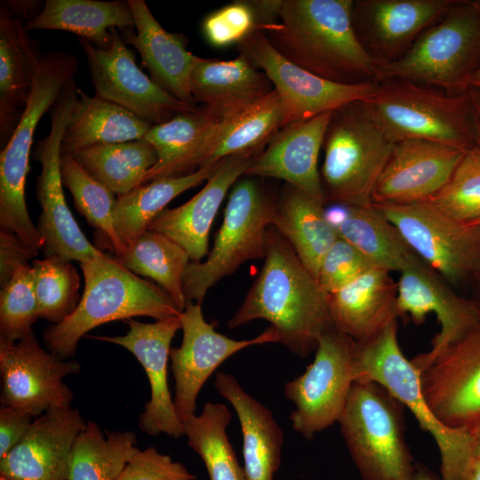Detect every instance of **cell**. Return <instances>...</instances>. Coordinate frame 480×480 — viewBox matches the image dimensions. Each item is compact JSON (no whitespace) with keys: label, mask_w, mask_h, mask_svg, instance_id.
<instances>
[{"label":"cell","mask_w":480,"mask_h":480,"mask_svg":"<svg viewBox=\"0 0 480 480\" xmlns=\"http://www.w3.org/2000/svg\"><path fill=\"white\" fill-rule=\"evenodd\" d=\"M256 319L269 322L278 342L303 358L333 327L328 295L272 225L262 268L228 326L235 329Z\"/></svg>","instance_id":"6da1fadb"},{"label":"cell","mask_w":480,"mask_h":480,"mask_svg":"<svg viewBox=\"0 0 480 480\" xmlns=\"http://www.w3.org/2000/svg\"><path fill=\"white\" fill-rule=\"evenodd\" d=\"M353 3L282 0L279 21L258 30L285 60L319 77L343 84L375 81L378 62L356 36Z\"/></svg>","instance_id":"7a4b0ae2"},{"label":"cell","mask_w":480,"mask_h":480,"mask_svg":"<svg viewBox=\"0 0 480 480\" xmlns=\"http://www.w3.org/2000/svg\"><path fill=\"white\" fill-rule=\"evenodd\" d=\"M80 267L84 289L76 308L43 334L47 349L63 359L75 356L79 340L103 324L140 316L157 321L182 312L158 284L140 277L116 258L101 252Z\"/></svg>","instance_id":"3957f363"},{"label":"cell","mask_w":480,"mask_h":480,"mask_svg":"<svg viewBox=\"0 0 480 480\" xmlns=\"http://www.w3.org/2000/svg\"><path fill=\"white\" fill-rule=\"evenodd\" d=\"M362 102L395 142L418 139L462 151L477 144L468 90L451 95L436 87L391 79L378 83Z\"/></svg>","instance_id":"277c9868"},{"label":"cell","mask_w":480,"mask_h":480,"mask_svg":"<svg viewBox=\"0 0 480 480\" xmlns=\"http://www.w3.org/2000/svg\"><path fill=\"white\" fill-rule=\"evenodd\" d=\"M394 144L362 101L335 109L325 132L320 170L326 204H372Z\"/></svg>","instance_id":"5b68a950"},{"label":"cell","mask_w":480,"mask_h":480,"mask_svg":"<svg viewBox=\"0 0 480 480\" xmlns=\"http://www.w3.org/2000/svg\"><path fill=\"white\" fill-rule=\"evenodd\" d=\"M397 331L396 320L368 340L356 342V380L380 384L406 406L436 442L442 479L463 480L474 460L470 431L450 428L433 413L422 393L420 372L401 350Z\"/></svg>","instance_id":"8992f818"},{"label":"cell","mask_w":480,"mask_h":480,"mask_svg":"<svg viewBox=\"0 0 480 480\" xmlns=\"http://www.w3.org/2000/svg\"><path fill=\"white\" fill-rule=\"evenodd\" d=\"M479 68L480 12L472 0H455L403 56L378 65L375 81L407 80L458 95Z\"/></svg>","instance_id":"52a82bcc"},{"label":"cell","mask_w":480,"mask_h":480,"mask_svg":"<svg viewBox=\"0 0 480 480\" xmlns=\"http://www.w3.org/2000/svg\"><path fill=\"white\" fill-rule=\"evenodd\" d=\"M404 405L372 380H356L338 422L362 480H410L414 462Z\"/></svg>","instance_id":"ba28073f"},{"label":"cell","mask_w":480,"mask_h":480,"mask_svg":"<svg viewBox=\"0 0 480 480\" xmlns=\"http://www.w3.org/2000/svg\"><path fill=\"white\" fill-rule=\"evenodd\" d=\"M78 70V60L64 52L44 54L32 92L11 139L0 154V227L15 233L36 252L43 241L25 199L29 156L36 127Z\"/></svg>","instance_id":"9c48e42d"},{"label":"cell","mask_w":480,"mask_h":480,"mask_svg":"<svg viewBox=\"0 0 480 480\" xmlns=\"http://www.w3.org/2000/svg\"><path fill=\"white\" fill-rule=\"evenodd\" d=\"M276 196L253 179L237 180L229 194L222 224L204 261H190L183 276L187 300L202 304L207 291L246 261L264 259Z\"/></svg>","instance_id":"30bf717a"},{"label":"cell","mask_w":480,"mask_h":480,"mask_svg":"<svg viewBox=\"0 0 480 480\" xmlns=\"http://www.w3.org/2000/svg\"><path fill=\"white\" fill-rule=\"evenodd\" d=\"M75 79L62 90L50 111L51 129L36 142L33 157L41 164L36 198L41 207L36 229L44 257H60L79 263L102 252L93 246L78 227L65 200L60 174L62 139L78 98Z\"/></svg>","instance_id":"8fae6325"},{"label":"cell","mask_w":480,"mask_h":480,"mask_svg":"<svg viewBox=\"0 0 480 480\" xmlns=\"http://www.w3.org/2000/svg\"><path fill=\"white\" fill-rule=\"evenodd\" d=\"M356 341L334 327L318 339L313 362L284 385L295 409L290 414L293 430L310 441L338 422L356 381Z\"/></svg>","instance_id":"7c38bea8"},{"label":"cell","mask_w":480,"mask_h":480,"mask_svg":"<svg viewBox=\"0 0 480 480\" xmlns=\"http://www.w3.org/2000/svg\"><path fill=\"white\" fill-rule=\"evenodd\" d=\"M374 204L412 251L450 284L472 281L480 271V228L462 223L428 202Z\"/></svg>","instance_id":"4fadbf2b"},{"label":"cell","mask_w":480,"mask_h":480,"mask_svg":"<svg viewBox=\"0 0 480 480\" xmlns=\"http://www.w3.org/2000/svg\"><path fill=\"white\" fill-rule=\"evenodd\" d=\"M238 49L270 80L281 100L284 126L362 101L378 86L375 81L343 84L319 77L285 60L258 29L240 42Z\"/></svg>","instance_id":"5bb4252c"},{"label":"cell","mask_w":480,"mask_h":480,"mask_svg":"<svg viewBox=\"0 0 480 480\" xmlns=\"http://www.w3.org/2000/svg\"><path fill=\"white\" fill-rule=\"evenodd\" d=\"M111 33L112 43L108 49H99L78 37L95 95L124 108L152 125L197 108L179 100L154 83L137 66L133 52L124 44L117 28H111Z\"/></svg>","instance_id":"9a60e30c"},{"label":"cell","mask_w":480,"mask_h":480,"mask_svg":"<svg viewBox=\"0 0 480 480\" xmlns=\"http://www.w3.org/2000/svg\"><path fill=\"white\" fill-rule=\"evenodd\" d=\"M80 368L43 348L34 332L18 341L0 339L1 404L34 417L68 407L73 394L63 379Z\"/></svg>","instance_id":"2e32d148"},{"label":"cell","mask_w":480,"mask_h":480,"mask_svg":"<svg viewBox=\"0 0 480 480\" xmlns=\"http://www.w3.org/2000/svg\"><path fill=\"white\" fill-rule=\"evenodd\" d=\"M397 283L399 317L409 316L420 325L434 313L440 325L426 353L411 361L420 372L449 345L480 321V311L472 299L457 294L451 284L414 254L400 271Z\"/></svg>","instance_id":"e0dca14e"},{"label":"cell","mask_w":480,"mask_h":480,"mask_svg":"<svg viewBox=\"0 0 480 480\" xmlns=\"http://www.w3.org/2000/svg\"><path fill=\"white\" fill-rule=\"evenodd\" d=\"M182 341L171 348V369L175 380L174 406L184 422L196 414L197 396L208 378L228 357L254 345L278 342L274 329L269 326L251 340H236L215 331L207 323L201 305L187 300L180 316Z\"/></svg>","instance_id":"ac0fdd59"},{"label":"cell","mask_w":480,"mask_h":480,"mask_svg":"<svg viewBox=\"0 0 480 480\" xmlns=\"http://www.w3.org/2000/svg\"><path fill=\"white\" fill-rule=\"evenodd\" d=\"M420 373L424 397L444 425L470 430L480 424V321Z\"/></svg>","instance_id":"d6986e66"},{"label":"cell","mask_w":480,"mask_h":480,"mask_svg":"<svg viewBox=\"0 0 480 480\" xmlns=\"http://www.w3.org/2000/svg\"><path fill=\"white\" fill-rule=\"evenodd\" d=\"M129 331L122 336H90L114 343L129 350L142 365L150 386V399L139 418L141 431L150 436L165 434L173 438L184 436L168 386V361L171 342L181 329L180 316L142 323L132 318L124 321Z\"/></svg>","instance_id":"ffe728a7"},{"label":"cell","mask_w":480,"mask_h":480,"mask_svg":"<svg viewBox=\"0 0 480 480\" xmlns=\"http://www.w3.org/2000/svg\"><path fill=\"white\" fill-rule=\"evenodd\" d=\"M455 0H356L352 23L378 65L403 56L419 36L438 21Z\"/></svg>","instance_id":"44dd1931"},{"label":"cell","mask_w":480,"mask_h":480,"mask_svg":"<svg viewBox=\"0 0 480 480\" xmlns=\"http://www.w3.org/2000/svg\"><path fill=\"white\" fill-rule=\"evenodd\" d=\"M465 151L436 142L407 139L395 142L376 183L372 203L428 202L448 182Z\"/></svg>","instance_id":"7402d4cb"},{"label":"cell","mask_w":480,"mask_h":480,"mask_svg":"<svg viewBox=\"0 0 480 480\" xmlns=\"http://www.w3.org/2000/svg\"><path fill=\"white\" fill-rule=\"evenodd\" d=\"M85 425L79 411L70 406L45 412L0 459V476L6 480H68L72 447Z\"/></svg>","instance_id":"603a6c76"},{"label":"cell","mask_w":480,"mask_h":480,"mask_svg":"<svg viewBox=\"0 0 480 480\" xmlns=\"http://www.w3.org/2000/svg\"><path fill=\"white\" fill-rule=\"evenodd\" d=\"M332 113L281 128L252 158L244 175L283 180L326 205L318 157Z\"/></svg>","instance_id":"cb8c5ba5"},{"label":"cell","mask_w":480,"mask_h":480,"mask_svg":"<svg viewBox=\"0 0 480 480\" xmlns=\"http://www.w3.org/2000/svg\"><path fill=\"white\" fill-rule=\"evenodd\" d=\"M256 155L245 153L221 160L196 195L176 208L162 211L148 229L167 236L188 252L191 261L200 262L209 253V233L221 203Z\"/></svg>","instance_id":"d4e9b609"},{"label":"cell","mask_w":480,"mask_h":480,"mask_svg":"<svg viewBox=\"0 0 480 480\" xmlns=\"http://www.w3.org/2000/svg\"><path fill=\"white\" fill-rule=\"evenodd\" d=\"M136 33L127 30L125 40L139 52L150 78L179 100L196 106L190 92V76L198 56L187 49L188 38L165 30L143 0H128Z\"/></svg>","instance_id":"484cf974"},{"label":"cell","mask_w":480,"mask_h":480,"mask_svg":"<svg viewBox=\"0 0 480 480\" xmlns=\"http://www.w3.org/2000/svg\"><path fill=\"white\" fill-rule=\"evenodd\" d=\"M0 4V140L6 145L29 100L43 60L39 43Z\"/></svg>","instance_id":"4316f807"},{"label":"cell","mask_w":480,"mask_h":480,"mask_svg":"<svg viewBox=\"0 0 480 480\" xmlns=\"http://www.w3.org/2000/svg\"><path fill=\"white\" fill-rule=\"evenodd\" d=\"M390 273L380 268H370L329 294L333 327L356 342H363L397 320V283Z\"/></svg>","instance_id":"83f0119b"},{"label":"cell","mask_w":480,"mask_h":480,"mask_svg":"<svg viewBox=\"0 0 480 480\" xmlns=\"http://www.w3.org/2000/svg\"><path fill=\"white\" fill-rule=\"evenodd\" d=\"M274 87L263 71L244 54L229 60L198 58L190 76V92L216 119L267 96Z\"/></svg>","instance_id":"f1b7e54d"},{"label":"cell","mask_w":480,"mask_h":480,"mask_svg":"<svg viewBox=\"0 0 480 480\" xmlns=\"http://www.w3.org/2000/svg\"><path fill=\"white\" fill-rule=\"evenodd\" d=\"M214 386L240 422L247 480H274L281 464L284 433L271 411L245 392L232 374L219 372Z\"/></svg>","instance_id":"f546056e"},{"label":"cell","mask_w":480,"mask_h":480,"mask_svg":"<svg viewBox=\"0 0 480 480\" xmlns=\"http://www.w3.org/2000/svg\"><path fill=\"white\" fill-rule=\"evenodd\" d=\"M284 126L281 100L273 90L256 102L216 122L192 162V172L231 156L260 153Z\"/></svg>","instance_id":"4dcf8cb0"},{"label":"cell","mask_w":480,"mask_h":480,"mask_svg":"<svg viewBox=\"0 0 480 480\" xmlns=\"http://www.w3.org/2000/svg\"><path fill=\"white\" fill-rule=\"evenodd\" d=\"M272 226L316 279L323 259L339 238L326 217L325 204L285 183L276 198Z\"/></svg>","instance_id":"1f68e13d"},{"label":"cell","mask_w":480,"mask_h":480,"mask_svg":"<svg viewBox=\"0 0 480 480\" xmlns=\"http://www.w3.org/2000/svg\"><path fill=\"white\" fill-rule=\"evenodd\" d=\"M134 26L128 1L47 0L26 28L70 32L99 49H108L113 38L111 28L127 31Z\"/></svg>","instance_id":"d6a6232c"},{"label":"cell","mask_w":480,"mask_h":480,"mask_svg":"<svg viewBox=\"0 0 480 480\" xmlns=\"http://www.w3.org/2000/svg\"><path fill=\"white\" fill-rule=\"evenodd\" d=\"M152 126L124 108L97 95L89 96L79 89L62 139L61 153L141 140Z\"/></svg>","instance_id":"836d02e7"},{"label":"cell","mask_w":480,"mask_h":480,"mask_svg":"<svg viewBox=\"0 0 480 480\" xmlns=\"http://www.w3.org/2000/svg\"><path fill=\"white\" fill-rule=\"evenodd\" d=\"M217 121L202 106L153 125L144 139L156 149L158 160L146 172L141 185L161 178L192 173V162Z\"/></svg>","instance_id":"e575fe53"},{"label":"cell","mask_w":480,"mask_h":480,"mask_svg":"<svg viewBox=\"0 0 480 480\" xmlns=\"http://www.w3.org/2000/svg\"><path fill=\"white\" fill-rule=\"evenodd\" d=\"M340 238L361 252L376 268L400 272L415 254L400 232L374 204L343 205L334 225Z\"/></svg>","instance_id":"d590c367"},{"label":"cell","mask_w":480,"mask_h":480,"mask_svg":"<svg viewBox=\"0 0 480 480\" xmlns=\"http://www.w3.org/2000/svg\"><path fill=\"white\" fill-rule=\"evenodd\" d=\"M219 163L204 165L189 174L157 179L117 196L113 213L114 228L124 250L148 229L172 199L207 180Z\"/></svg>","instance_id":"8d00e7d4"},{"label":"cell","mask_w":480,"mask_h":480,"mask_svg":"<svg viewBox=\"0 0 480 480\" xmlns=\"http://www.w3.org/2000/svg\"><path fill=\"white\" fill-rule=\"evenodd\" d=\"M70 155L92 177L117 196L140 186L146 172L158 160L156 149L145 139L95 145Z\"/></svg>","instance_id":"74e56055"},{"label":"cell","mask_w":480,"mask_h":480,"mask_svg":"<svg viewBox=\"0 0 480 480\" xmlns=\"http://www.w3.org/2000/svg\"><path fill=\"white\" fill-rule=\"evenodd\" d=\"M116 259L136 275L156 282L183 311V276L191 261L188 252L167 236L147 229Z\"/></svg>","instance_id":"f35d334b"},{"label":"cell","mask_w":480,"mask_h":480,"mask_svg":"<svg viewBox=\"0 0 480 480\" xmlns=\"http://www.w3.org/2000/svg\"><path fill=\"white\" fill-rule=\"evenodd\" d=\"M131 431H106L88 421L72 447L68 480H116L139 451Z\"/></svg>","instance_id":"ab89813d"},{"label":"cell","mask_w":480,"mask_h":480,"mask_svg":"<svg viewBox=\"0 0 480 480\" xmlns=\"http://www.w3.org/2000/svg\"><path fill=\"white\" fill-rule=\"evenodd\" d=\"M231 412L223 404L208 402L200 414L184 422L188 445L202 459L210 480H247L227 434Z\"/></svg>","instance_id":"60d3db41"},{"label":"cell","mask_w":480,"mask_h":480,"mask_svg":"<svg viewBox=\"0 0 480 480\" xmlns=\"http://www.w3.org/2000/svg\"><path fill=\"white\" fill-rule=\"evenodd\" d=\"M60 174L76 210L95 228L103 248L121 255L124 247L116 235L113 219L116 194L92 177L70 154L61 153Z\"/></svg>","instance_id":"b9f144b4"},{"label":"cell","mask_w":480,"mask_h":480,"mask_svg":"<svg viewBox=\"0 0 480 480\" xmlns=\"http://www.w3.org/2000/svg\"><path fill=\"white\" fill-rule=\"evenodd\" d=\"M32 268L38 318L53 324L62 322L81 300L77 270L71 261L56 256L35 260Z\"/></svg>","instance_id":"7bdbcfd3"},{"label":"cell","mask_w":480,"mask_h":480,"mask_svg":"<svg viewBox=\"0 0 480 480\" xmlns=\"http://www.w3.org/2000/svg\"><path fill=\"white\" fill-rule=\"evenodd\" d=\"M428 202L467 225L480 220V148L478 146L465 151L448 182Z\"/></svg>","instance_id":"ee69618b"},{"label":"cell","mask_w":480,"mask_h":480,"mask_svg":"<svg viewBox=\"0 0 480 480\" xmlns=\"http://www.w3.org/2000/svg\"><path fill=\"white\" fill-rule=\"evenodd\" d=\"M38 318L34 271L26 264L18 267L0 292V339L18 341L33 332Z\"/></svg>","instance_id":"f6af8a7d"},{"label":"cell","mask_w":480,"mask_h":480,"mask_svg":"<svg viewBox=\"0 0 480 480\" xmlns=\"http://www.w3.org/2000/svg\"><path fill=\"white\" fill-rule=\"evenodd\" d=\"M203 32L210 44L227 47L239 44L257 30L256 14L249 1H234L204 20Z\"/></svg>","instance_id":"bcb514c9"},{"label":"cell","mask_w":480,"mask_h":480,"mask_svg":"<svg viewBox=\"0 0 480 480\" xmlns=\"http://www.w3.org/2000/svg\"><path fill=\"white\" fill-rule=\"evenodd\" d=\"M372 268L376 267L361 252L339 237L323 259L316 281L329 295Z\"/></svg>","instance_id":"7dc6e473"},{"label":"cell","mask_w":480,"mask_h":480,"mask_svg":"<svg viewBox=\"0 0 480 480\" xmlns=\"http://www.w3.org/2000/svg\"><path fill=\"white\" fill-rule=\"evenodd\" d=\"M180 462L154 446L139 450L116 480H195Z\"/></svg>","instance_id":"c3c4849f"},{"label":"cell","mask_w":480,"mask_h":480,"mask_svg":"<svg viewBox=\"0 0 480 480\" xmlns=\"http://www.w3.org/2000/svg\"><path fill=\"white\" fill-rule=\"evenodd\" d=\"M38 253L29 248L15 233L0 231V284L4 286L12 277L14 270L28 264V261Z\"/></svg>","instance_id":"681fc988"},{"label":"cell","mask_w":480,"mask_h":480,"mask_svg":"<svg viewBox=\"0 0 480 480\" xmlns=\"http://www.w3.org/2000/svg\"><path fill=\"white\" fill-rule=\"evenodd\" d=\"M34 416L22 410L0 407V459L4 458L25 436Z\"/></svg>","instance_id":"f907efd6"},{"label":"cell","mask_w":480,"mask_h":480,"mask_svg":"<svg viewBox=\"0 0 480 480\" xmlns=\"http://www.w3.org/2000/svg\"><path fill=\"white\" fill-rule=\"evenodd\" d=\"M249 2L256 14L257 29L264 28L279 21L282 0H253Z\"/></svg>","instance_id":"816d5d0a"},{"label":"cell","mask_w":480,"mask_h":480,"mask_svg":"<svg viewBox=\"0 0 480 480\" xmlns=\"http://www.w3.org/2000/svg\"><path fill=\"white\" fill-rule=\"evenodd\" d=\"M12 16L25 26L34 20L43 10L44 4L34 0L4 1Z\"/></svg>","instance_id":"f5cc1de1"},{"label":"cell","mask_w":480,"mask_h":480,"mask_svg":"<svg viewBox=\"0 0 480 480\" xmlns=\"http://www.w3.org/2000/svg\"><path fill=\"white\" fill-rule=\"evenodd\" d=\"M469 96L473 107V112L476 126L477 144L480 148V92L474 89H468Z\"/></svg>","instance_id":"db71d44e"},{"label":"cell","mask_w":480,"mask_h":480,"mask_svg":"<svg viewBox=\"0 0 480 480\" xmlns=\"http://www.w3.org/2000/svg\"><path fill=\"white\" fill-rule=\"evenodd\" d=\"M410 480H443L426 466L416 462L414 472Z\"/></svg>","instance_id":"11a10c76"},{"label":"cell","mask_w":480,"mask_h":480,"mask_svg":"<svg viewBox=\"0 0 480 480\" xmlns=\"http://www.w3.org/2000/svg\"><path fill=\"white\" fill-rule=\"evenodd\" d=\"M474 459H480V424L469 430Z\"/></svg>","instance_id":"9f6ffc18"},{"label":"cell","mask_w":480,"mask_h":480,"mask_svg":"<svg viewBox=\"0 0 480 480\" xmlns=\"http://www.w3.org/2000/svg\"><path fill=\"white\" fill-rule=\"evenodd\" d=\"M463 480H480V459L472 460Z\"/></svg>","instance_id":"6f0895ef"},{"label":"cell","mask_w":480,"mask_h":480,"mask_svg":"<svg viewBox=\"0 0 480 480\" xmlns=\"http://www.w3.org/2000/svg\"><path fill=\"white\" fill-rule=\"evenodd\" d=\"M471 282H473L475 288V296H473L472 300L480 311V271L474 276Z\"/></svg>","instance_id":"680465c9"},{"label":"cell","mask_w":480,"mask_h":480,"mask_svg":"<svg viewBox=\"0 0 480 480\" xmlns=\"http://www.w3.org/2000/svg\"><path fill=\"white\" fill-rule=\"evenodd\" d=\"M468 88L480 92V68L469 77Z\"/></svg>","instance_id":"91938a15"},{"label":"cell","mask_w":480,"mask_h":480,"mask_svg":"<svg viewBox=\"0 0 480 480\" xmlns=\"http://www.w3.org/2000/svg\"><path fill=\"white\" fill-rule=\"evenodd\" d=\"M474 5L476 7V9L480 12V0H472Z\"/></svg>","instance_id":"94428289"},{"label":"cell","mask_w":480,"mask_h":480,"mask_svg":"<svg viewBox=\"0 0 480 480\" xmlns=\"http://www.w3.org/2000/svg\"><path fill=\"white\" fill-rule=\"evenodd\" d=\"M468 226L474 227V228H480V220L477 221H475L472 224H469Z\"/></svg>","instance_id":"6125c7cd"},{"label":"cell","mask_w":480,"mask_h":480,"mask_svg":"<svg viewBox=\"0 0 480 480\" xmlns=\"http://www.w3.org/2000/svg\"><path fill=\"white\" fill-rule=\"evenodd\" d=\"M0 480H6V479H5V478H4V477H2V476H0Z\"/></svg>","instance_id":"be15d7a7"}]
</instances>
